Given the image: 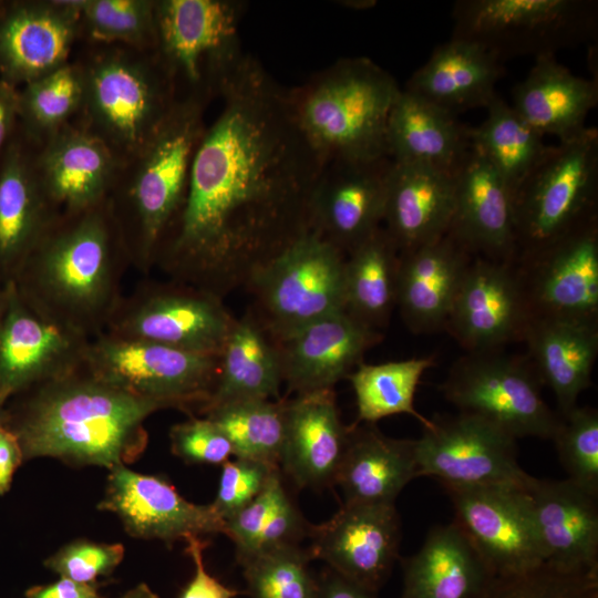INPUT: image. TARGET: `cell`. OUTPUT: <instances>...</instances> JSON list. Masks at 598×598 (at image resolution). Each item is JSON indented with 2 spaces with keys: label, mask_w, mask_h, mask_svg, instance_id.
<instances>
[{
  "label": "cell",
  "mask_w": 598,
  "mask_h": 598,
  "mask_svg": "<svg viewBox=\"0 0 598 598\" xmlns=\"http://www.w3.org/2000/svg\"><path fill=\"white\" fill-rule=\"evenodd\" d=\"M220 97L154 268L224 299L311 231V196L326 164L301 133L288 90L252 55Z\"/></svg>",
  "instance_id": "1"
},
{
  "label": "cell",
  "mask_w": 598,
  "mask_h": 598,
  "mask_svg": "<svg viewBox=\"0 0 598 598\" xmlns=\"http://www.w3.org/2000/svg\"><path fill=\"white\" fill-rule=\"evenodd\" d=\"M6 406V426L17 435L24 460L49 456L109 470L142 455L148 441L144 422L163 409L97 378L84 363Z\"/></svg>",
  "instance_id": "2"
},
{
  "label": "cell",
  "mask_w": 598,
  "mask_h": 598,
  "mask_svg": "<svg viewBox=\"0 0 598 598\" xmlns=\"http://www.w3.org/2000/svg\"><path fill=\"white\" fill-rule=\"evenodd\" d=\"M130 266L106 198L58 214L12 282L39 316L93 339L105 331Z\"/></svg>",
  "instance_id": "3"
},
{
  "label": "cell",
  "mask_w": 598,
  "mask_h": 598,
  "mask_svg": "<svg viewBox=\"0 0 598 598\" xmlns=\"http://www.w3.org/2000/svg\"><path fill=\"white\" fill-rule=\"evenodd\" d=\"M206 104L179 96L146 144L123 162L107 196L130 264L144 275L185 202Z\"/></svg>",
  "instance_id": "4"
},
{
  "label": "cell",
  "mask_w": 598,
  "mask_h": 598,
  "mask_svg": "<svg viewBox=\"0 0 598 598\" xmlns=\"http://www.w3.org/2000/svg\"><path fill=\"white\" fill-rule=\"evenodd\" d=\"M401 91L389 72L359 56L338 60L288 96L301 133L327 164L390 157L386 124Z\"/></svg>",
  "instance_id": "5"
},
{
  "label": "cell",
  "mask_w": 598,
  "mask_h": 598,
  "mask_svg": "<svg viewBox=\"0 0 598 598\" xmlns=\"http://www.w3.org/2000/svg\"><path fill=\"white\" fill-rule=\"evenodd\" d=\"M102 47L79 63L83 96L76 120L124 162L146 144L179 96L155 51Z\"/></svg>",
  "instance_id": "6"
},
{
  "label": "cell",
  "mask_w": 598,
  "mask_h": 598,
  "mask_svg": "<svg viewBox=\"0 0 598 598\" xmlns=\"http://www.w3.org/2000/svg\"><path fill=\"white\" fill-rule=\"evenodd\" d=\"M598 131L550 146L513 195L515 264L597 218Z\"/></svg>",
  "instance_id": "7"
},
{
  "label": "cell",
  "mask_w": 598,
  "mask_h": 598,
  "mask_svg": "<svg viewBox=\"0 0 598 598\" xmlns=\"http://www.w3.org/2000/svg\"><path fill=\"white\" fill-rule=\"evenodd\" d=\"M246 4L239 0H156L155 53L178 96L208 103L221 95L247 55L239 38Z\"/></svg>",
  "instance_id": "8"
},
{
  "label": "cell",
  "mask_w": 598,
  "mask_h": 598,
  "mask_svg": "<svg viewBox=\"0 0 598 598\" xmlns=\"http://www.w3.org/2000/svg\"><path fill=\"white\" fill-rule=\"evenodd\" d=\"M452 39L476 43L501 61L554 54L592 40L597 4L587 0H462Z\"/></svg>",
  "instance_id": "9"
},
{
  "label": "cell",
  "mask_w": 598,
  "mask_h": 598,
  "mask_svg": "<svg viewBox=\"0 0 598 598\" xmlns=\"http://www.w3.org/2000/svg\"><path fill=\"white\" fill-rule=\"evenodd\" d=\"M346 255L312 231L257 270L245 285L270 338L344 311Z\"/></svg>",
  "instance_id": "10"
},
{
  "label": "cell",
  "mask_w": 598,
  "mask_h": 598,
  "mask_svg": "<svg viewBox=\"0 0 598 598\" xmlns=\"http://www.w3.org/2000/svg\"><path fill=\"white\" fill-rule=\"evenodd\" d=\"M236 319L212 292L169 278L144 280L121 297L104 332L219 357Z\"/></svg>",
  "instance_id": "11"
},
{
  "label": "cell",
  "mask_w": 598,
  "mask_h": 598,
  "mask_svg": "<svg viewBox=\"0 0 598 598\" xmlns=\"http://www.w3.org/2000/svg\"><path fill=\"white\" fill-rule=\"evenodd\" d=\"M84 364L97 378L163 409L202 413L216 383L219 357L102 332L90 340Z\"/></svg>",
  "instance_id": "12"
},
{
  "label": "cell",
  "mask_w": 598,
  "mask_h": 598,
  "mask_svg": "<svg viewBox=\"0 0 598 598\" xmlns=\"http://www.w3.org/2000/svg\"><path fill=\"white\" fill-rule=\"evenodd\" d=\"M540 383L528 359L493 350L458 359L441 390L460 413L481 417L515 439L553 440L560 416L543 399Z\"/></svg>",
  "instance_id": "13"
},
{
  "label": "cell",
  "mask_w": 598,
  "mask_h": 598,
  "mask_svg": "<svg viewBox=\"0 0 598 598\" xmlns=\"http://www.w3.org/2000/svg\"><path fill=\"white\" fill-rule=\"evenodd\" d=\"M516 440L474 415H437L415 440L419 477H435L444 488H527L533 476L517 462Z\"/></svg>",
  "instance_id": "14"
},
{
  "label": "cell",
  "mask_w": 598,
  "mask_h": 598,
  "mask_svg": "<svg viewBox=\"0 0 598 598\" xmlns=\"http://www.w3.org/2000/svg\"><path fill=\"white\" fill-rule=\"evenodd\" d=\"M532 319L516 264L474 256L444 329L467 352L493 351L523 341Z\"/></svg>",
  "instance_id": "15"
},
{
  "label": "cell",
  "mask_w": 598,
  "mask_h": 598,
  "mask_svg": "<svg viewBox=\"0 0 598 598\" xmlns=\"http://www.w3.org/2000/svg\"><path fill=\"white\" fill-rule=\"evenodd\" d=\"M458 524L495 576L545 563L527 488H445Z\"/></svg>",
  "instance_id": "16"
},
{
  "label": "cell",
  "mask_w": 598,
  "mask_h": 598,
  "mask_svg": "<svg viewBox=\"0 0 598 598\" xmlns=\"http://www.w3.org/2000/svg\"><path fill=\"white\" fill-rule=\"evenodd\" d=\"M90 340L39 316L8 282L0 319V403L81 367Z\"/></svg>",
  "instance_id": "17"
},
{
  "label": "cell",
  "mask_w": 598,
  "mask_h": 598,
  "mask_svg": "<svg viewBox=\"0 0 598 598\" xmlns=\"http://www.w3.org/2000/svg\"><path fill=\"white\" fill-rule=\"evenodd\" d=\"M309 555L373 592L399 559L401 522L395 505L346 504L327 522L309 525Z\"/></svg>",
  "instance_id": "18"
},
{
  "label": "cell",
  "mask_w": 598,
  "mask_h": 598,
  "mask_svg": "<svg viewBox=\"0 0 598 598\" xmlns=\"http://www.w3.org/2000/svg\"><path fill=\"white\" fill-rule=\"evenodd\" d=\"M391 157L332 161L312 192L310 229L346 256L382 226Z\"/></svg>",
  "instance_id": "19"
},
{
  "label": "cell",
  "mask_w": 598,
  "mask_h": 598,
  "mask_svg": "<svg viewBox=\"0 0 598 598\" xmlns=\"http://www.w3.org/2000/svg\"><path fill=\"white\" fill-rule=\"evenodd\" d=\"M84 0L0 6V79L19 89L69 62L81 35Z\"/></svg>",
  "instance_id": "20"
},
{
  "label": "cell",
  "mask_w": 598,
  "mask_h": 598,
  "mask_svg": "<svg viewBox=\"0 0 598 598\" xmlns=\"http://www.w3.org/2000/svg\"><path fill=\"white\" fill-rule=\"evenodd\" d=\"M99 508L118 516L126 532L171 545L206 534H225L226 522L212 504L186 501L166 480L118 465L110 470Z\"/></svg>",
  "instance_id": "21"
},
{
  "label": "cell",
  "mask_w": 598,
  "mask_h": 598,
  "mask_svg": "<svg viewBox=\"0 0 598 598\" xmlns=\"http://www.w3.org/2000/svg\"><path fill=\"white\" fill-rule=\"evenodd\" d=\"M533 317L598 323V221L516 265Z\"/></svg>",
  "instance_id": "22"
},
{
  "label": "cell",
  "mask_w": 598,
  "mask_h": 598,
  "mask_svg": "<svg viewBox=\"0 0 598 598\" xmlns=\"http://www.w3.org/2000/svg\"><path fill=\"white\" fill-rule=\"evenodd\" d=\"M288 393L333 389L382 340L346 311L331 313L282 337L271 338Z\"/></svg>",
  "instance_id": "23"
},
{
  "label": "cell",
  "mask_w": 598,
  "mask_h": 598,
  "mask_svg": "<svg viewBox=\"0 0 598 598\" xmlns=\"http://www.w3.org/2000/svg\"><path fill=\"white\" fill-rule=\"evenodd\" d=\"M34 164L54 208L68 213L105 200L123 161L102 138L73 121L35 146Z\"/></svg>",
  "instance_id": "24"
},
{
  "label": "cell",
  "mask_w": 598,
  "mask_h": 598,
  "mask_svg": "<svg viewBox=\"0 0 598 598\" xmlns=\"http://www.w3.org/2000/svg\"><path fill=\"white\" fill-rule=\"evenodd\" d=\"M527 492L545 563L598 576V493L569 478L534 476Z\"/></svg>",
  "instance_id": "25"
},
{
  "label": "cell",
  "mask_w": 598,
  "mask_h": 598,
  "mask_svg": "<svg viewBox=\"0 0 598 598\" xmlns=\"http://www.w3.org/2000/svg\"><path fill=\"white\" fill-rule=\"evenodd\" d=\"M17 128V127H16ZM35 145L13 132L0 154V281L11 282L60 214L37 174Z\"/></svg>",
  "instance_id": "26"
},
{
  "label": "cell",
  "mask_w": 598,
  "mask_h": 598,
  "mask_svg": "<svg viewBox=\"0 0 598 598\" xmlns=\"http://www.w3.org/2000/svg\"><path fill=\"white\" fill-rule=\"evenodd\" d=\"M451 234L472 255L515 262L513 195L474 148L455 174Z\"/></svg>",
  "instance_id": "27"
},
{
  "label": "cell",
  "mask_w": 598,
  "mask_h": 598,
  "mask_svg": "<svg viewBox=\"0 0 598 598\" xmlns=\"http://www.w3.org/2000/svg\"><path fill=\"white\" fill-rule=\"evenodd\" d=\"M349 426L342 424L333 389L285 398V436L281 468L298 487L334 484Z\"/></svg>",
  "instance_id": "28"
},
{
  "label": "cell",
  "mask_w": 598,
  "mask_h": 598,
  "mask_svg": "<svg viewBox=\"0 0 598 598\" xmlns=\"http://www.w3.org/2000/svg\"><path fill=\"white\" fill-rule=\"evenodd\" d=\"M473 257L448 233L400 251L396 307L411 331L422 333L444 328Z\"/></svg>",
  "instance_id": "29"
},
{
  "label": "cell",
  "mask_w": 598,
  "mask_h": 598,
  "mask_svg": "<svg viewBox=\"0 0 598 598\" xmlns=\"http://www.w3.org/2000/svg\"><path fill=\"white\" fill-rule=\"evenodd\" d=\"M454 204L455 174L392 161L382 226L400 251L445 235Z\"/></svg>",
  "instance_id": "30"
},
{
  "label": "cell",
  "mask_w": 598,
  "mask_h": 598,
  "mask_svg": "<svg viewBox=\"0 0 598 598\" xmlns=\"http://www.w3.org/2000/svg\"><path fill=\"white\" fill-rule=\"evenodd\" d=\"M419 477L415 440L382 434L374 423L349 425L334 484L346 504L395 505L401 491Z\"/></svg>",
  "instance_id": "31"
},
{
  "label": "cell",
  "mask_w": 598,
  "mask_h": 598,
  "mask_svg": "<svg viewBox=\"0 0 598 598\" xmlns=\"http://www.w3.org/2000/svg\"><path fill=\"white\" fill-rule=\"evenodd\" d=\"M401 564L400 598H480L495 577L455 520L433 527Z\"/></svg>",
  "instance_id": "32"
},
{
  "label": "cell",
  "mask_w": 598,
  "mask_h": 598,
  "mask_svg": "<svg viewBox=\"0 0 598 598\" xmlns=\"http://www.w3.org/2000/svg\"><path fill=\"white\" fill-rule=\"evenodd\" d=\"M523 341L540 382L551 389L559 414L574 409L580 393L591 384L598 354V323L533 317Z\"/></svg>",
  "instance_id": "33"
},
{
  "label": "cell",
  "mask_w": 598,
  "mask_h": 598,
  "mask_svg": "<svg viewBox=\"0 0 598 598\" xmlns=\"http://www.w3.org/2000/svg\"><path fill=\"white\" fill-rule=\"evenodd\" d=\"M596 80L575 75L554 54L535 58L526 78L513 90V109L543 136L567 142L581 135L597 105Z\"/></svg>",
  "instance_id": "34"
},
{
  "label": "cell",
  "mask_w": 598,
  "mask_h": 598,
  "mask_svg": "<svg viewBox=\"0 0 598 598\" xmlns=\"http://www.w3.org/2000/svg\"><path fill=\"white\" fill-rule=\"evenodd\" d=\"M502 61L483 47L452 39L434 49L409 79L405 91L456 114L487 107L497 95Z\"/></svg>",
  "instance_id": "35"
},
{
  "label": "cell",
  "mask_w": 598,
  "mask_h": 598,
  "mask_svg": "<svg viewBox=\"0 0 598 598\" xmlns=\"http://www.w3.org/2000/svg\"><path fill=\"white\" fill-rule=\"evenodd\" d=\"M386 146L394 162L456 174L471 142L454 114L402 90L388 118Z\"/></svg>",
  "instance_id": "36"
},
{
  "label": "cell",
  "mask_w": 598,
  "mask_h": 598,
  "mask_svg": "<svg viewBox=\"0 0 598 598\" xmlns=\"http://www.w3.org/2000/svg\"><path fill=\"white\" fill-rule=\"evenodd\" d=\"M282 383L275 344L254 312L236 319L219 355L216 383L200 414L231 402L279 400Z\"/></svg>",
  "instance_id": "37"
},
{
  "label": "cell",
  "mask_w": 598,
  "mask_h": 598,
  "mask_svg": "<svg viewBox=\"0 0 598 598\" xmlns=\"http://www.w3.org/2000/svg\"><path fill=\"white\" fill-rule=\"evenodd\" d=\"M400 249L381 226L346 256L344 311L380 331L396 307Z\"/></svg>",
  "instance_id": "38"
},
{
  "label": "cell",
  "mask_w": 598,
  "mask_h": 598,
  "mask_svg": "<svg viewBox=\"0 0 598 598\" xmlns=\"http://www.w3.org/2000/svg\"><path fill=\"white\" fill-rule=\"evenodd\" d=\"M485 120L468 127L472 148L503 178L512 195L548 153L544 136L496 95Z\"/></svg>",
  "instance_id": "39"
},
{
  "label": "cell",
  "mask_w": 598,
  "mask_h": 598,
  "mask_svg": "<svg viewBox=\"0 0 598 598\" xmlns=\"http://www.w3.org/2000/svg\"><path fill=\"white\" fill-rule=\"evenodd\" d=\"M308 528L277 471L248 505L226 519L225 535L235 543L241 564L267 550L298 545Z\"/></svg>",
  "instance_id": "40"
},
{
  "label": "cell",
  "mask_w": 598,
  "mask_h": 598,
  "mask_svg": "<svg viewBox=\"0 0 598 598\" xmlns=\"http://www.w3.org/2000/svg\"><path fill=\"white\" fill-rule=\"evenodd\" d=\"M433 365L432 355L380 364L361 362L347 378L355 394L354 423H375L386 416L409 414L429 427L431 419L416 411L414 396L422 374Z\"/></svg>",
  "instance_id": "41"
},
{
  "label": "cell",
  "mask_w": 598,
  "mask_h": 598,
  "mask_svg": "<svg viewBox=\"0 0 598 598\" xmlns=\"http://www.w3.org/2000/svg\"><path fill=\"white\" fill-rule=\"evenodd\" d=\"M83 83L79 63L59 69L18 89V125L33 145L39 146L73 122L82 105Z\"/></svg>",
  "instance_id": "42"
},
{
  "label": "cell",
  "mask_w": 598,
  "mask_h": 598,
  "mask_svg": "<svg viewBox=\"0 0 598 598\" xmlns=\"http://www.w3.org/2000/svg\"><path fill=\"white\" fill-rule=\"evenodd\" d=\"M204 416L226 435L235 457L279 467L285 436V398L226 403Z\"/></svg>",
  "instance_id": "43"
},
{
  "label": "cell",
  "mask_w": 598,
  "mask_h": 598,
  "mask_svg": "<svg viewBox=\"0 0 598 598\" xmlns=\"http://www.w3.org/2000/svg\"><path fill=\"white\" fill-rule=\"evenodd\" d=\"M156 0H84L81 34L100 45L155 51Z\"/></svg>",
  "instance_id": "44"
},
{
  "label": "cell",
  "mask_w": 598,
  "mask_h": 598,
  "mask_svg": "<svg viewBox=\"0 0 598 598\" xmlns=\"http://www.w3.org/2000/svg\"><path fill=\"white\" fill-rule=\"evenodd\" d=\"M310 558L298 545H289L243 561L251 598H311L317 578L309 571Z\"/></svg>",
  "instance_id": "45"
},
{
  "label": "cell",
  "mask_w": 598,
  "mask_h": 598,
  "mask_svg": "<svg viewBox=\"0 0 598 598\" xmlns=\"http://www.w3.org/2000/svg\"><path fill=\"white\" fill-rule=\"evenodd\" d=\"M559 416L560 422L551 441L567 472V478L598 493L597 410L576 405Z\"/></svg>",
  "instance_id": "46"
},
{
  "label": "cell",
  "mask_w": 598,
  "mask_h": 598,
  "mask_svg": "<svg viewBox=\"0 0 598 598\" xmlns=\"http://www.w3.org/2000/svg\"><path fill=\"white\" fill-rule=\"evenodd\" d=\"M480 598H598V576L544 563L525 573L495 576Z\"/></svg>",
  "instance_id": "47"
},
{
  "label": "cell",
  "mask_w": 598,
  "mask_h": 598,
  "mask_svg": "<svg viewBox=\"0 0 598 598\" xmlns=\"http://www.w3.org/2000/svg\"><path fill=\"white\" fill-rule=\"evenodd\" d=\"M124 557L122 544L74 540L50 556L44 565L76 582L94 584L97 577L110 575Z\"/></svg>",
  "instance_id": "48"
},
{
  "label": "cell",
  "mask_w": 598,
  "mask_h": 598,
  "mask_svg": "<svg viewBox=\"0 0 598 598\" xmlns=\"http://www.w3.org/2000/svg\"><path fill=\"white\" fill-rule=\"evenodd\" d=\"M280 471L270 464L236 457L223 464L218 491L212 505L225 519L248 505Z\"/></svg>",
  "instance_id": "49"
},
{
  "label": "cell",
  "mask_w": 598,
  "mask_h": 598,
  "mask_svg": "<svg viewBox=\"0 0 598 598\" xmlns=\"http://www.w3.org/2000/svg\"><path fill=\"white\" fill-rule=\"evenodd\" d=\"M173 454L190 464H224L233 455L230 442L209 419L190 417L169 431Z\"/></svg>",
  "instance_id": "50"
},
{
  "label": "cell",
  "mask_w": 598,
  "mask_h": 598,
  "mask_svg": "<svg viewBox=\"0 0 598 598\" xmlns=\"http://www.w3.org/2000/svg\"><path fill=\"white\" fill-rule=\"evenodd\" d=\"M186 551L195 564V575L188 585L184 588L179 598H234L239 592L231 589L212 575H209L204 565L203 551L207 543L200 537H192L186 540Z\"/></svg>",
  "instance_id": "51"
},
{
  "label": "cell",
  "mask_w": 598,
  "mask_h": 598,
  "mask_svg": "<svg viewBox=\"0 0 598 598\" xmlns=\"http://www.w3.org/2000/svg\"><path fill=\"white\" fill-rule=\"evenodd\" d=\"M23 460L17 435L6 425H0V495L9 491L13 474Z\"/></svg>",
  "instance_id": "52"
},
{
  "label": "cell",
  "mask_w": 598,
  "mask_h": 598,
  "mask_svg": "<svg viewBox=\"0 0 598 598\" xmlns=\"http://www.w3.org/2000/svg\"><path fill=\"white\" fill-rule=\"evenodd\" d=\"M99 582L82 584L68 578L44 586H34L25 591V598H103Z\"/></svg>",
  "instance_id": "53"
},
{
  "label": "cell",
  "mask_w": 598,
  "mask_h": 598,
  "mask_svg": "<svg viewBox=\"0 0 598 598\" xmlns=\"http://www.w3.org/2000/svg\"><path fill=\"white\" fill-rule=\"evenodd\" d=\"M318 598H378L365 589L334 573L330 568L317 579Z\"/></svg>",
  "instance_id": "54"
},
{
  "label": "cell",
  "mask_w": 598,
  "mask_h": 598,
  "mask_svg": "<svg viewBox=\"0 0 598 598\" xmlns=\"http://www.w3.org/2000/svg\"><path fill=\"white\" fill-rule=\"evenodd\" d=\"M18 124V87L0 79V154Z\"/></svg>",
  "instance_id": "55"
},
{
  "label": "cell",
  "mask_w": 598,
  "mask_h": 598,
  "mask_svg": "<svg viewBox=\"0 0 598 598\" xmlns=\"http://www.w3.org/2000/svg\"><path fill=\"white\" fill-rule=\"evenodd\" d=\"M121 598H158L146 584H140Z\"/></svg>",
  "instance_id": "56"
},
{
  "label": "cell",
  "mask_w": 598,
  "mask_h": 598,
  "mask_svg": "<svg viewBox=\"0 0 598 598\" xmlns=\"http://www.w3.org/2000/svg\"><path fill=\"white\" fill-rule=\"evenodd\" d=\"M7 296H8V283H2L0 281V319L6 308Z\"/></svg>",
  "instance_id": "57"
},
{
  "label": "cell",
  "mask_w": 598,
  "mask_h": 598,
  "mask_svg": "<svg viewBox=\"0 0 598 598\" xmlns=\"http://www.w3.org/2000/svg\"><path fill=\"white\" fill-rule=\"evenodd\" d=\"M8 420L7 406L0 403V425H6Z\"/></svg>",
  "instance_id": "58"
},
{
  "label": "cell",
  "mask_w": 598,
  "mask_h": 598,
  "mask_svg": "<svg viewBox=\"0 0 598 598\" xmlns=\"http://www.w3.org/2000/svg\"><path fill=\"white\" fill-rule=\"evenodd\" d=\"M311 598H318V586H317V592Z\"/></svg>",
  "instance_id": "59"
}]
</instances>
